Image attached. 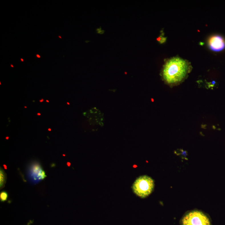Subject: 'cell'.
I'll return each mask as SVG.
<instances>
[{
	"label": "cell",
	"instance_id": "6da1fadb",
	"mask_svg": "<svg viewBox=\"0 0 225 225\" xmlns=\"http://www.w3.org/2000/svg\"><path fill=\"white\" fill-rule=\"evenodd\" d=\"M192 69L190 63L186 60L174 57L168 60L163 70V76L171 85L180 84L187 77Z\"/></svg>",
	"mask_w": 225,
	"mask_h": 225
},
{
	"label": "cell",
	"instance_id": "7a4b0ae2",
	"mask_svg": "<svg viewBox=\"0 0 225 225\" xmlns=\"http://www.w3.org/2000/svg\"><path fill=\"white\" fill-rule=\"evenodd\" d=\"M154 187V180L151 177L143 175L136 179L132 188L136 196L143 198L149 196L152 193Z\"/></svg>",
	"mask_w": 225,
	"mask_h": 225
},
{
	"label": "cell",
	"instance_id": "3957f363",
	"mask_svg": "<svg viewBox=\"0 0 225 225\" xmlns=\"http://www.w3.org/2000/svg\"><path fill=\"white\" fill-rule=\"evenodd\" d=\"M181 225H211L208 216L202 211L194 210L185 214L181 220Z\"/></svg>",
	"mask_w": 225,
	"mask_h": 225
},
{
	"label": "cell",
	"instance_id": "277c9868",
	"mask_svg": "<svg viewBox=\"0 0 225 225\" xmlns=\"http://www.w3.org/2000/svg\"><path fill=\"white\" fill-rule=\"evenodd\" d=\"M29 175L31 179L34 182H38L44 179L46 177L45 172L42 170L41 166L38 163H34L31 166Z\"/></svg>",
	"mask_w": 225,
	"mask_h": 225
},
{
	"label": "cell",
	"instance_id": "5b68a950",
	"mask_svg": "<svg viewBox=\"0 0 225 225\" xmlns=\"http://www.w3.org/2000/svg\"><path fill=\"white\" fill-rule=\"evenodd\" d=\"M208 43L210 49L215 52L221 51L225 48L224 39L219 35H215L210 37Z\"/></svg>",
	"mask_w": 225,
	"mask_h": 225
},
{
	"label": "cell",
	"instance_id": "8992f818",
	"mask_svg": "<svg viewBox=\"0 0 225 225\" xmlns=\"http://www.w3.org/2000/svg\"><path fill=\"white\" fill-rule=\"evenodd\" d=\"M7 176L4 171L1 168L0 171V187L1 189L4 187L6 183Z\"/></svg>",
	"mask_w": 225,
	"mask_h": 225
},
{
	"label": "cell",
	"instance_id": "52a82bcc",
	"mask_svg": "<svg viewBox=\"0 0 225 225\" xmlns=\"http://www.w3.org/2000/svg\"><path fill=\"white\" fill-rule=\"evenodd\" d=\"M9 195L6 191H3L0 193V200L1 202H4L8 200Z\"/></svg>",
	"mask_w": 225,
	"mask_h": 225
},
{
	"label": "cell",
	"instance_id": "ba28073f",
	"mask_svg": "<svg viewBox=\"0 0 225 225\" xmlns=\"http://www.w3.org/2000/svg\"><path fill=\"white\" fill-rule=\"evenodd\" d=\"M36 56L38 58H41V56H40V55H39V54H37V55H36Z\"/></svg>",
	"mask_w": 225,
	"mask_h": 225
},
{
	"label": "cell",
	"instance_id": "9c48e42d",
	"mask_svg": "<svg viewBox=\"0 0 225 225\" xmlns=\"http://www.w3.org/2000/svg\"><path fill=\"white\" fill-rule=\"evenodd\" d=\"M20 60H21V62H24V59H23V58H20Z\"/></svg>",
	"mask_w": 225,
	"mask_h": 225
},
{
	"label": "cell",
	"instance_id": "30bf717a",
	"mask_svg": "<svg viewBox=\"0 0 225 225\" xmlns=\"http://www.w3.org/2000/svg\"><path fill=\"white\" fill-rule=\"evenodd\" d=\"M67 164L68 166H70V163L69 162H68L67 163Z\"/></svg>",
	"mask_w": 225,
	"mask_h": 225
},
{
	"label": "cell",
	"instance_id": "8fae6325",
	"mask_svg": "<svg viewBox=\"0 0 225 225\" xmlns=\"http://www.w3.org/2000/svg\"><path fill=\"white\" fill-rule=\"evenodd\" d=\"M44 101V99H41V100H40L39 102H43Z\"/></svg>",
	"mask_w": 225,
	"mask_h": 225
},
{
	"label": "cell",
	"instance_id": "7c38bea8",
	"mask_svg": "<svg viewBox=\"0 0 225 225\" xmlns=\"http://www.w3.org/2000/svg\"><path fill=\"white\" fill-rule=\"evenodd\" d=\"M3 166H4V168H5V169H7V167H6V165H3Z\"/></svg>",
	"mask_w": 225,
	"mask_h": 225
},
{
	"label": "cell",
	"instance_id": "4fadbf2b",
	"mask_svg": "<svg viewBox=\"0 0 225 225\" xmlns=\"http://www.w3.org/2000/svg\"><path fill=\"white\" fill-rule=\"evenodd\" d=\"M11 67L12 68H14V66L13 64H11Z\"/></svg>",
	"mask_w": 225,
	"mask_h": 225
},
{
	"label": "cell",
	"instance_id": "5bb4252c",
	"mask_svg": "<svg viewBox=\"0 0 225 225\" xmlns=\"http://www.w3.org/2000/svg\"><path fill=\"white\" fill-rule=\"evenodd\" d=\"M58 37H59V38H60V39H62V37H60V36H58Z\"/></svg>",
	"mask_w": 225,
	"mask_h": 225
},
{
	"label": "cell",
	"instance_id": "9a60e30c",
	"mask_svg": "<svg viewBox=\"0 0 225 225\" xmlns=\"http://www.w3.org/2000/svg\"><path fill=\"white\" fill-rule=\"evenodd\" d=\"M9 139V137H6V139H7V140Z\"/></svg>",
	"mask_w": 225,
	"mask_h": 225
},
{
	"label": "cell",
	"instance_id": "2e32d148",
	"mask_svg": "<svg viewBox=\"0 0 225 225\" xmlns=\"http://www.w3.org/2000/svg\"><path fill=\"white\" fill-rule=\"evenodd\" d=\"M37 115H40L41 114H40V113H38Z\"/></svg>",
	"mask_w": 225,
	"mask_h": 225
},
{
	"label": "cell",
	"instance_id": "e0dca14e",
	"mask_svg": "<svg viewBox=\"0 0 225 225\" xmlns=\"http://www.w3.org/2000/svg\"><path fill=\"white\" fill-rule=\"evenodd\" d=\"M48 131H51V129H48Z\"/></svg>",
	"mask_w": 225,
	"mask_h": 225
},
{
	"label": "cell",
	"instance_id": "ac0fdd59",
	"mask_svg": "<svg viewBox=\"0 0 225 225\" xmlns=\"http://www.w3.org/2000/svg\"><path fill=\"white\" fill-rule=\"evenodd\" d=\"M46 102H47L48 103V102H49V101H48V100H46Z\"/></svg>",
	"mask_w": 225,
	"mask_h": 225
},
{
	"label": "cell",
	"instance_id": "d6986e66",
	"mask_svg": "<svg viewBox=\"0 0 225 225\" xmlns=\"http://www.w3.org/2000/svg\"><path fill=\"white\" fill-rule=\"evenodd\" d=\"M67 104H68L69 105V103H67Z\"/></svg>",
	"mask_w": 225,
	"mask_h": 225
},
{
	"label": "cell",
	"instance_id": "ffe728a7",
	"mask_svg": "<svg viewBox=\"0 0 225 225\" xmlns=\"http://www.w3.org/2000/svg\"><path fill=\"white\" fill-rule=\"evenodd\" d=\"M63 156H65V155H63Z\"/></svg>",
	"mask_w": 225,
	"mask_h": 225
}]
</instances>
